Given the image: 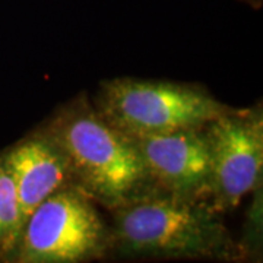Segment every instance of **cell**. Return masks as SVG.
I'll return each instance as SVG.
<instances>
[{
	"instance_id": "9",
	"label": "cell",
	"mask_w": 263,
	"mask_h": 263,
	"mask_svg": "<svg viewBox=\"0 0 263 263\" xmlns=\"http://www.w3.org/2000/svg\"><path fill=\"white\" fill-rule=\"evenodd\" d=\"M254 197L246 218L245 234L238 240L243 260H260L262 257V184L253 190Z\"/></svg>"
},
{
	"instance_id": "4",
	"label": "cell",
	"mask_w": 263,
	"mask_h": 263,
	"mask_svg": "<svg viewBox=\"0 0 263 263\" xmlns=\"http://www.w3.org/2000/svg\"><path fill=\"white\" fill-rule=\"evenodd\" d=\"M95 205L76 186L50 195L25 221L12 262L82 263L108 257L110 230Z\"/></svg>"
},
{
	"instance_id": "3",
	"label": "cell",
	"mask_w": 263,
	"mask_h": 263,
	"mask_svg": "<svg viewBox=\"0 0 263 263\" xmlns=\"http://www.w3.org/2000/svg\"><path fill=\"white\" fill-rule=\"evenodd\" d=\"M92 104L129 138L200 129L233 108L203 85L129 76L103 81Z\"/></svg>"
},
{
	"instance_id": "1",
	"label": "cell",
	"mask_w": 263,
	"mask_h": 263,
	"mask_svg": "<svg viewBox=\"0 0 263 263\" xmlns=\"http://www.w3.org/2000/svg\"><path fill=\"white\" fill-rule=\"evenodd\" d=\"M110 214L108 256L245 262L238 240L205 200L145 189Z\"/></svg>"
},
{
	"instance_id": "5",
	"label": "cell",
	"mask_w": 263,
	"mask_h": 263,
	"mask_svg": "<svg viewBox=\"0 0 263 263\" xmlns=\"http://www.w3.org/2000/svg\"><path fill=\"white\" fill-rule=\"evenodd\" d=\"M211 155L209 203L224 215L240 205L263 174L262 103L231 108L203 126Z\"/></svg>"
},
{
	"instance_id": "6",
	"label": "cell",
	"mask_w": 263,
	"mask_h": 263,
	"mask_svg": "<svg viewBox=\"0 0 263 263\" xmlns=\"http://www.w3.org/2000/svg\"><path fill=\"white\" fill-rule=\"evenodd\" d=\"M130 139L141 157L148 190L209 202L211 155L203 127Z\"/></svg>"
},
{
	"instance_id": "2",
	"label": "cell",
	"mask_w": 263,
	"mask_h": 263,
	"mask_svg": "<svg viewBox=\"0 0 263 263\" xmlns=\"http://www.w3.org/2000/svg\"><path fill=\"white\" fill-rule=\"evenodd\" d=\"M38 127L63 151L76 187L104 209L113 211L146 189L133 141L97 111L86 92L57 107Z\"/></svg>"
},
{
	"instance_id": "7",
	"label": "cell",
	"mask_w": 263,
	"mask_h": 263,
	"mask_svg": "<svg viewBox=\"0 0 263 263\" xmlns=\"http://www.w3.org/2000/svg\"><path fill=\"white\" fill-rule=\"evenodd\" d=\"M2 158L16 186L22 227L50 195L66 186H75L63 151L38 126L2 152Z\"/></svg>"
},
{
	"instance_id": "8",
	"label": "cell",
	"mask_w": 263,
	"mask_h": 263,
	"mask_svg": "<svg viewBox=\"0 0 263 263\" xmlns=\"http://www.w3.org/2000/svg\"><path fill=\"white\" fill-rule=\"evenodd\" d=\"M22 233V215L15 181L0 154V260L12 262Z\"/></svg>"
}]
</instances>
